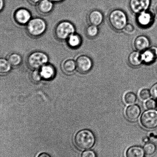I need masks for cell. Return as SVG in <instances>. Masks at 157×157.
Segmentation results:
<instances>
[{"instance_id": "1f68e13d", "label": "cell", "mask_w": 157, "mask_h": 157, "mask_svg": "<svg viewBox=\"0 0 157 157\" xmlns=\"http://www.w3.org/2000/svg\"><path fill=\"white\" fill-rule=\"evenodd\" d=\"M41 0H27L32 5H36Z\"/></svg>"}, {"instance_id": "3957f363", "label": "cell", "mask_w": 157, "mask_h": 157, "mask_svg": "<svg viewBox=\"0 0 157 157\" xmlns=\"http://www.w3.org/2000/svg\"><path fill=\"white\" fill-rule=\"evenodd\" d=\"M26 26L27 33L33 38L42 36L46 31L47 27L45 20L38 17L32 18Z\"/></svg>"}, {"instance_id": "9a60e30c", "label": "cell", "mask_w": 157, "mask_h": 157, "mask_svg": "<svg viewBox=\"0 0 157 157\" xmlns=\"http://www.w3.org/2000/svg\"><path fill=\"white\" fill-rule=\"evenodd\" d=\"M87 19L90 24L98 27L103 22V15L99 10H93L88 13Z\"/></svg>"}, {"instance_id": "4316f807", "label": "cell", "mask_w": 157, "mask_h": 157, "mask_svg": "<svg viewBox=\"0 0 157 157\" xmlns=\"http://www.w3.org/2000/svg\"><path fill=\"white\" fill-rule=\"evenodd\" d=\"M139 96L141 100H147L151 97L150 91L147 89H143L140 91Z\"/></svg>"}, {"instance_id": "9c48e42d", "label": "cell", "mask_w": 157, "mask_h": 157, "mask_svg": "<svg viewBox=\"0 0 157 157\" xmlns=\"http://www.w3.org/2000/svg\"><path fill=\"white\" fill-rule=\"evenodd\" d=\"M13 18L19 25H26L32 18V14L27 9L22 7L16 10L13 14Z\"/></svg>"}, {"instance_id": "44dd1931", "label": "cell", "mask_w": 157, "mask_h": 157, "mask_svg": "<svg viewBox=\"0 0 157 157\" xmlns=\"http://www.w3.org/2000/svg\"><path fill=\"white\" fill-rule=\"evenodd\" d=\"M7 59L12 67H19L22 62V56L16 52L10 53L7 56Z\"/></svg>"}, {"instance_id": "ac0fdd59", "label": "cell", "mask_w": 157, "mask_h": 157, "mask_svg": "<svg viewBox=\"0 0 157 157\" xmlns=\"http://www.w3.org/2000/svg\"><path fill=\"white\" fill-rule=\"evenodd\" d=\"M141 113V109L136 105H132L126 109L125 114L126 118L130 121H134L139 118Z\"/></svg>"}, {"instance_id": "8d00e7d4", "label": "cell", "mask_w": 157, "mask_h": 157, "mask_svg": "<svg viewBox=\"0 0 157 157\" xmlns=\"http://www.w3.org/2000/svg\"></svg>"}, {"instance_id": "d4e9b609", "label": "cell", "mask_w": 157, "mask_h": 157, "mask_svg": "<svg viewBox=\"0 0 157 157\" xmlns=\"http://www.w3.org/2000/svg\"><path fill=\"white\" fill-rule=\"evenodd\" d=\"M137 97L134 93L129 92L125 94L124 100L126 104L128 105H132L136 101Z\"/></svg>"}, {"instance_id": "7402d4cb", "label": "cell", "mask_w": 157, "mask_h": 157, "mask_svg": "<svg viewBox=\"0 0 157 157\" xmlns=\"http://www.w3.org/2000/svg\"><path fill=\"white\" fill-rule=\"evenodd\" d=\"M11 65L7 59L0 57V75H5L11 71Z\"/></svg>"}, {"instance_id": "ba28073f", "label": "cell", "mask_w": 157, "mask_h": 157, "mask_svg": "<svg viewBox=\"0 0 157 157\" xmlns=\"http://www.w3.org/2000/svg\"><path fill=\"white\" fill-rule=\"evenodd\" d=\"M151 4V0H129V7L131 12L137 15L148 10Z\"/></svg>"}, {"instance_id": "f546056e", "label": "cell", "mask_w": 157, "mask_h": 157, "mask_svg": "<svg viewBox=\"0 0 157 157\" xmlns=\"http://www.w3.org/2000/svg\"><path fill=\"white\" fill-rule=\"evenodd\" d=\"M81 157H96V155L94 151L87 150L82 153Z\"/></svg>"}, {"instance_id": "52a82bcc", "label": "cell", "mask_w": 157, "mask_h": 157, "mask_svg": "<svg viewBox=\"0 0 157 157\" xmlns=\"http://www.w3.org/2000/svg\"><path fill=\"white\" fill-rule=\"evenodd\" d=\"M77 70L82 74H86L92 69L93 61L91 58L86 55H80L75 60Z\"/></svg>"}, {"instance_id": "603a6c76", "label": "cell", "mask_w": 157, "mask_h": 157, "mask_svg": "<svg viewBox=\"0 0 157 157\" xmlns=\"http://www.w3.org/2000/svg\"><path fill=\"white\" fill-rule=\"evenodd\" d=\"M99 32L98 27L90 24L87 26L85 30L87 36L90 38L96 37L98 35Z\"/></svg>"}, {"instance_id": "d590c367", "label": "cell", "mask_w": 157, "mask_h": 157, "mask_svg": "<svg viewBox=\"0 0 157 157\" xmlns=\"http://www.w3.org/2000/svg\"><path fill=\"white\" fill-rule=\"evenodd\" d=\"M155 15H156V16L157 17V4L155 6Z\"/></svg>"}, {"instance_id": "f1b7e54d", "label": "cell", "mask_w": 157, "mask_h": 157, "mask_svg": "<svg viewBox=\"0 0 157 157\" xmlns=\"http://www.w3.org/2000/svg\"><path fill=\"white\" fill-rule=\"evenodd\" d=\"M135 30V29L134 26L132 24L128 23L123 31L128 34H131L133 33Z\"/></svg>"}, {"instance_id": "d6986e66", "label": "cell", "mask_w": 157, "mask_h": 157, "mask_svg": "<svg viewBox=\"0 0 157 157\" xmlns=\"http://www.w3.org/2000/svg\"><path fill=\"white\" fill-rule=\"evenodd\" d=\"M66 41L68 47L74 49L79 48L82 42L81 36L76 33L70 36Z\"/></svg>"}, {"instance_id": "7c38bea8", "label": "cell", "mask_w": 157, "mask_h": 157, "mask_svg": "<svg viewBox=\"0 0 157 157\" xmlns=\"http://www.w3.org/2000/svg\"><path fill=\"white\" fill-rule=\"evenodd\" d=\"M150 41L147 36L141 35L134 38L132 45L136 50L142 52L150 47Z\"/></svg>"}, {"instance_id": "8fae6325", "label": "cell", "mask_w": 157, "mask_h": 157, "mask_svg": "<svg viewBox=\"0 0 157 157\" xmlns=\"http://www.w3.org/2000/svg\"><path fill=\"white\" fill-rule=\"evenodd\" d=\"M143 63L150 65L157 59V47L152 46L144 51L141 52Z\"/></svg>"}, {"instance_id": "4dcf8cb0", "label": "cell", "mask_w": 157, "mask_h": 157, "mask_svg": "<svg viewBox=\"0 0 157 157\" xmlns=\"http://www.w3.org/2000/svg\"><path fill=\"white\" fill-rule=\"evenodd\" d=\"M151 95L154 98L157 99V83L154 84L150 90Z\"/></svg>"}, {"instance_id": "8992f818", "label": "cell", "mask_w": 157, "mask_h": 157, "mask_svg": "<svg viewBox=\"0 0 157 157\" xmlns=\"http://www.w3.org/2000/svg\"><path fill=\"white\" fill-rule=\"evenodd\" d=\"M140 122L145 128H155L157 127V111L154 109L145 111L141 115Z\"/></svg>"}, {"instance_id": "cb8c5ba5", "label": "cell", "mask_w": 157, "mask_h": 157, "mask_svg": "<svg viewBox=\"0 0 157 157\" xmlns=\"http://www.w3.org/2000/svg\"><path fill=\"white\" fill-rule=\"evenodd\" d=\"M144 153L147 156H150L153 155L156 151V147L153 143H146L143 147Z\"/></svg>"}, {"instance_id": "30bf717a", "label": "cell", "mask_w": 157, "mask_h": 157, "mask_svg": "<svg viewBox=\"0 0 157 157\" xmlns=\"http://www.w3.org/2000/svg\"><path fill=\"white\" fill-rule=\"evenodd\" d=\"M136 15L137 24L142 28H146L150 27L153 22V15L148 10L143 11Z\"/></svg>"}, {"instance_id": "e0dca14e", "label": "cell", "mask_w": 157, "mask_h": 157, "mask_svg": "<svg viewBox=\"0 0 157 157\" xmlns=\"http://www.w3.org/2000/svg\"><path fill=\"white\" fill-rule=\"evenodd\" d=\"M129 65L134 68L138 67L143 63L141 52L135 50L131 52L128 57Z\"/></svg>"}, {"instance_id": "7a4b0ae2", "label": "cell", "mask_w": 157, "mask_h": 157, "mask_svg": "<svg viewBox=\"0 0 157 157\" xmlns=\"http://www.w3.org/2000/svg\"><path fill=\"white\" fill-rule=\"evenodd\" d=\"M95 137L94 134L88 129L79 131L75 137L76 146L82 150H86L92 147L95 144Z\"/></svg>"}, {"instance_id": "83f0119b", "label": "cell", "mask_w": 157, "mask_h": 157, "mask_svg": "<svg viewBox=\"0 0 157 157\" xmlns=\"http://www.w3.org/2000/svg\"><path fill=\"white\" fill-rule=\"evenodd\" d=\"M145 106L148 109H154L157 106V102L154 99H150L145 103Z\"/></svg>"}, {"instance_id": "836d02e7", "label": "cell", "mask_w": 157, "mask_h": 157, "mask_svg": "<svg viewBox=\"0 0 157 157\" xmlns=\"http://www.w3.org/2000/svg\"><path fill=\"white\" fill-rule=\"evenodd\" d=\"M4 6V0H0V13L3 10Z\"/></svg>"}, {"instance_id": "d6a6232c", "label": "cell", "mask_w": 157, "mask_h": 157, "mask_svg": "<svg viewBox=\"0 0 157 157\" xmlns=\"http://www.w3.org/2000/svg\"><path fill=\"white\" fill-rule=\"evenodd\" d=\"M37 157H51L48 154L46 153V152H42L39 154L37 155Z\"/></svg>"}, {"instance_id": "6da1fadb", "label": "cell", "mask_w": 157, "mask_h": 157, "mask_svg": "<svg viewBox=\"0 0 157 157\" xmlns=\"http://www.w3.org/2000/svg\"><path fill=\"white\" fill-rule=\"evenodd\" d=\"M108 22L113 29L120 32L124 30L128 24V17L125 12L119 9L111 10L108 16Z\"/></svg>"}, {"instance_id": "484cf974", "label": "cell", "mask_w": 157, "mask_h": 157, "mask_svg": "<svg viewBox=\"0 0 157 157\" xmlns=\"http://www.w3.org/2000/svg\"><path fill=\"white\" fill-rule=\"evenodd\" d=\"M32 71H33L30 74V78L31 80L34 83H37L40 81L42 78L40 73L39 69L33 70Z\"/></svg>"}, {"instance_id": "277c9868", "label": "cell", "mask_w": 157, "mask_h": 157, "mask_svg": "<svg viewBox=\"0 0 157 157\" xmlns=\"http://www.w3.org/2000/svg\"><path fill=\"white\" fill-rule=\"evenodd\" d=\"M75 33V26L68 21H60L56 25L54 29L56 38L60 41H66L70 36Z\"/></svg>"}, {"instance_id": "4fadbf2b", "label": "cell", "mask_w": 157, "mask_h": 157, "mask_svg": "<svg viewBox=\"0 0 157 157\" xmlns=\"http://www.w3.org/2000/svg\"><path fill=\"white\" fill-rule=\"evenodd\" d=\"M36 5L38 13L43 16L50 14L54 8V3L50 0H41Z\"/></svg>"}, {"instance_id": "5bb4252c", "label": "cell", "mask_w": 157, "mask_h": 157, "mask_svg": "<svg viewBox=\"0 0 157 157\" xmlns=\"http://www.w3.org/2000/svg\"><path fill=\"white\" fill-rule=\"evenodd\" d=\"M42 78L45 80H50L54 78L56 71L54 65L50 63L44 65L39 69Z\"/></svg>"}, {"instance_id": "ffe728a7", "label": "cell", "mask_w": 157, "mask_h": 157, "mask_svg": "<svg viewBox=\"0 0 157 157\" xmlns=\"http://www.w3.org/2000/svg\"><path fill=\"white\" fill-rule=\"evenodd\" d=\"M144 149L140 146H133L126 151V157H144Z\"/></svg>"}, {"instance_id": "2e32d148", "label": "cell", "mask_w": 157, "mask_h": 157, "mask_svg": "<svg viewBox=\"0 0 157 157\" xmlns=\"http://www.w3.org/2000/svg\"><path fill=\"white\" fill-rule=\"evenodd\" d=\"M61 68L64 73L67 75L73 74L77 70L75 60L71 58H67L62 61Z\"/></svg>"}, {"instance_id": "5b68a950", "label": "cell", "mask_w": 157, "mask_h": 157, "mask_svg": "<svg viewBox=\"0 0 157 157\" xmlns=\"http://www.w3.org/2000/svg\"><path fill=\"white\" fill-rule=\"evenodd\" d=\"M49 58L44 52L36 51L29 55L27 59V65L32 70L39 69L44 65L48 63Z\"/></svg>"}, {"instance_id": "e575fe53", "label": "cell", "mask_w": 157, "mask_h": 157, "mask_svg": "<svg viewBox=\"0 0 157 157\" xmlns=\"http://www.w3.org/2000/svg\"><path fill=\"white\" fill-rule=\"evenodd\" d=\"M52 2H54V3H60L62 2H63V1H64L65 0H50Z\"/></svg>"}]
</instances>
